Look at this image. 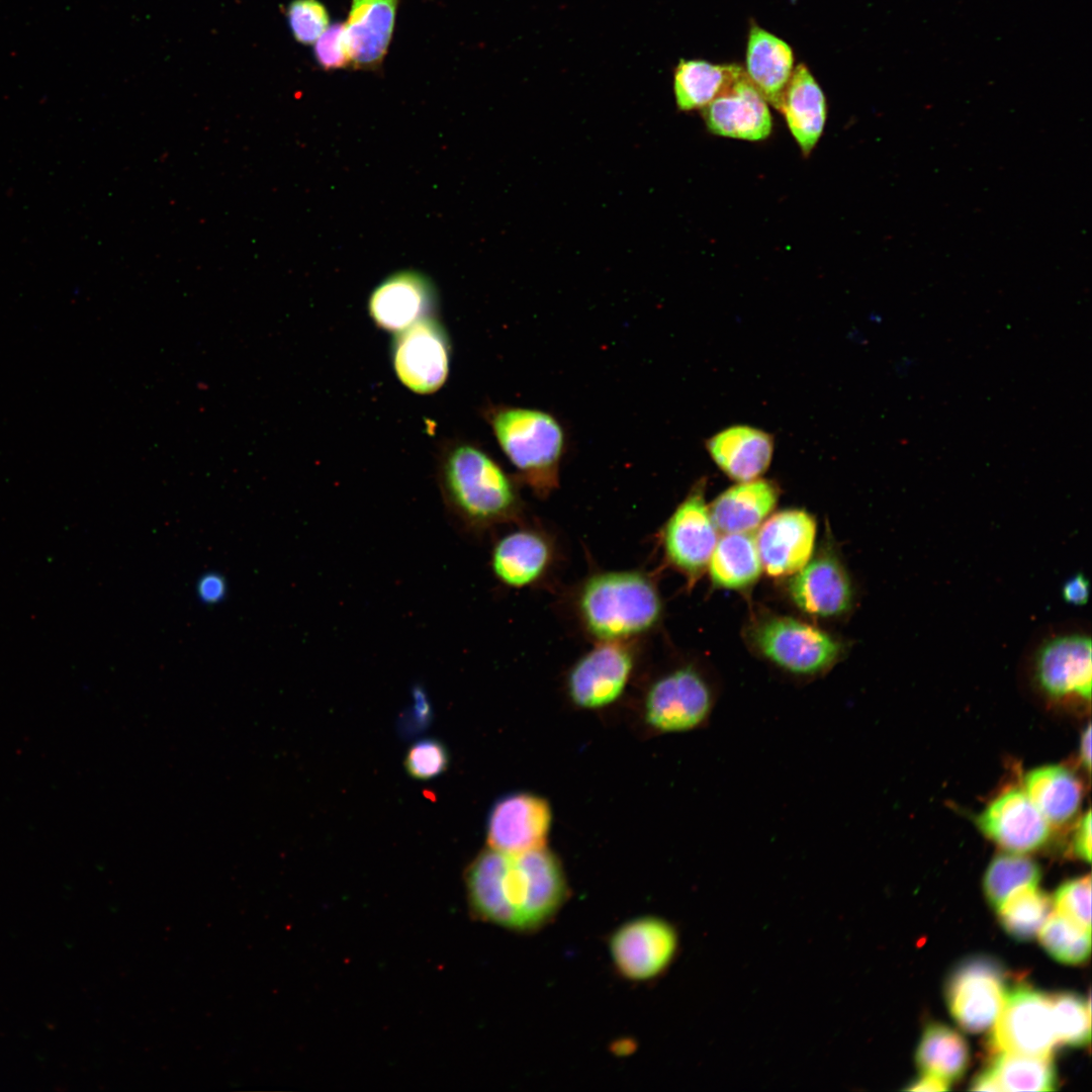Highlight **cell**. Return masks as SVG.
I'll return each mask as SVG.
<instances>
[{"label": "cell", "instance_id": "obj_1", "mask_svg": "<svg viewBox=\"0 0 1092 1092\" xmlns=\"http://www.w3.org/2000/svg\"><path fill=\"white\" fill-rule=\"evenodd\" d=\"M465 885L477 918L517 933L541 930L569 897L561 860L547 846L517 854L487 847L469 863Z\"/></svg>", "mask_w": 1092, "mask_h": 1092}, {"label": "cell", "instance_id": "obj_2", "mask_svg": "<svg viewBox=\"0 0 1092 1092\" xmlns=\"http://www.w3.org/2000/svg\"><path fill=\"white\" fill-rule=\"evenodd\" d=\"M437 477L447 509L467 529L484 530L522 512L516 478L473 442L445 441L438 453Z\"/></svg>", "mask_w": 1092, "mask_h": 1092}, {"label": "cell", "instance_id": "obj_3", "mask_svg": "<svg viewBox=\"0 0 1092 1092\" xmlns=\"http://www.w3.org/2000/svg\"><path fill=\"white\" fill-rule=\"evenodd\" d=\"M483 414L519 479L539 497L554 491L566 451L560 422L547 412L523 406L488 405Z\"/></svg>", "mask_w": 1092, "mask_h": 1092}, {"label": "cell", "instance_id": "obj_4", "mask_svg": "<svg viewBox=\"0 0 1092 1092\" xmlns=\"http://www.w3.org/2000/svg\"><path fill=\"white\" fill-rule=\"evenodd\" d=\"M576 606L583 627L599 641H626L646 633L662 612L653 581L634 570L592 575L582 584Z\"/></svg>", "mask_w": 1092, "mask_h": 1092}, {"label": "cell", "instance_id": "obj_5", "mask_svg": "<svg viewBox=\"0 0 1092 1092\" xmlns=\"http://www.w3.org/2000/svg\"><path fill=\"white\" fill-rule=\"evenodd\" d=\"M717 699L714 684L701 669L694 664L679 665L648 686L642 702L643 722L655 734L703 729Z\"/></svg>", "mask_w": 1092, "mask_h": 1092}, {"label": "cell", "instance_id": "obj_6", "mask_svg": "<svg viewBox=\"0 0 1092 1092\" xmlns=\"http://www.w3.org/2000/svg\"><path fill=\"white\" fill-rule=\"evenodd\" d=\"M757 651L784 672L801 678L821 675L841 655V645L828 633L791 617L774 616L750 631Z\"/></svg>", "mask_w": 1092, "mask_h": 1092}, {"label": "cell", "instance_id": "obj_7", "mask_svg": "<svg viewBox=\"0 0 1092 1092\" xmlns=\"http://www.w3.org/2000/svg\"><path fill=\"white\" fill-rule=\"evenodd\" d=\"M944 989L956 1022L968 1032H982L992 1026L1003 1004L1005 970L992 957L971 956L954 965Z\"/></svg>", "mask_w": 1092, "mask_h": 1092}, {"label": "cell", "instance_id": "obj_8", "mask_svg": "<svg viewBox=\"0 0 1092 1092\" xmlns=\"http://www.w3.org/2000/svg\"><path fill=\"white\" fill-rule=\"evenodd\" d=\"M1057 1044L1051 996L1027 985L1007 990L988 1037L991 1052L1052 1056Z\"/></svg>", "mask_w": 1092, "mask_h": 1092}, {"label": "cell", "instance_id": "obj_9", "mask_svg": "<svg viewBox=\"0 0 1092 1092\" xmlns=\"http://www.w3.org/2000/svg\"><path fill=\"white\" fill-rule=\"evenodd\" d=\"M450 355L448 334L435 314L395 333L391 344V361L398 380L419 394L433 393L444 385Z\"/></svg>", "mask_w": 1092, "mask_h": 1092}, {"label": "cell", "instance_id": "obj_10", "mask_svg": "<svg viewBox=\"0 0 1092 1092\" xmlns=\"http://www.w3.org/2000/svg\"><path fill=\"white\" fill-rule=\"evenodd\" d=\"M676 946L674 928L651 915L622 923L608 939V951L616 973L633 983H646L659 977L671 963Z\"/></svg>", "mask_w": 1092, "mask_h": 1092}, {"label": "cell", "instance_id": "obj_11", "mask_svg": "<svg viewBox=\"0 0 1092 1092\" xmlns=\"http://www.w3.org/2000/svg\"><path fill=\"white\" fill-rule=\"evenodd\" d=\"M634 666L635 653L626 641H600L568 670V699L584 710L610 706L625 692Z\"/></svg>", "mask_w": 1092, "mask_h": 1092}, {"label": "cell", "instance_id": "obj_12", "mask_svg": "<svg viewBox=\"0 0 1092 1092\" xmlns=\"http://www.w3.org/2000/svg\"><path fill=\"white\" fill-rule=\"evenodd\" d=\"M703 483L697 484L677 506L662 531V546L672 566L695 579L708 567L717 543V529L705 500Z\"/></svg>", "mask_w": 1092, "mask_h": 1092}, {"label": "cell", "instance_id": "obj_13", "mask_svg": "<svg viewBox=\"0 0 1092 1092\" xmlns=\"http://www.w3.org/2000/svg\"><path fill=\"white\" fill-rule=\"evenodd\" d=\"M552 809L542 796L518 792L502 797L486 822L488 847L517 854L547 846Z\"/></svg>", "mask_w": 1092, "mask_h": 1092}, {"label": "cell", "instance_id": "obj_14", "mask_svg": "<svg viewBox=\"0 0 1092 1092\" xmlns=\"http://www.w3.org/2000/svg\"><path fill=\"white\" fill-rule=\"evenodd\" d=\"M977 825L1001 848L1021 854L1041 848L1051 835V824L1020 789L991 801L977 817Z\"/></svg>", "mask_w": 1092, "mask_h": 1092}, {"label": "cell", "instance_id": "obj_15", "mask_svg": "<svg viewBox=\"0 0 1092 1092\" xmlns=\"http://www.w3.org/2000/svg\"><path fill=\"white\" fill-rule=\"evenodd\" d=\"M1091 639L1067 633L1046 640L1035 656V679L1054 699H1091Z\"/></svg>", "mask_w": 1092, "mask_h": 1092}, {"label": "cell", "instance_id": "obj_16", "mask_svg": "<svg viewBox=\"0 0 1092 1092\" xmlns=\"http://www.w3.org/2000/svg\"><path fill=\"white\" fill-rule=\"evenodd\" d=\"M437 303V289L431 279L420 271L407 269L387 276L374 288L368 311L378 328L395 334L435 314Z\"/></svg>", "mask_w": 1092, "mask_h": 1092}, {"label": "cell", "instance_id": "obj_17", "mask_svg": "<svg viewBox=\"0 0 1092 1092\" xmlns=\"http://www.w3.org/2000/svg\"><path fill=\"white\" fill-rule=\"evenodd\" d=\"M815 536L816 522L807 512L775 514L755 536L762 568L775 577L795 574L810 560Z\"/></svg>", "mask_w": 1092, "mask_h": 1092}, {"label": "cell", "instance_id": "obj_18", "mask_svg": "<svg viewBox=\"0 0 1092 1092\" xmlns=\"http://www.w3.org/2000/svg\"><path fill=\"white\" fill-rule=\"evenodd\" d=\"M703 116L711 132L732 139L760 141L772 127L767 102L745 71L703 108Z\"/></svg>", "mask_w": 1092, "mask_h": 1092}, {"label": "cell", "instance_id": "obj_19", "mask_svg": "<svg viewBox=\"0 0 1092 1092\" xmlns=\"http://www.w3.org/2000/svg\"><path fill=\"white\" fill-rule=\"evenodd\" d=\"M789 592L800 610L822 618L845 613L852 601L849 578L839 561L829 554L815 557L796 572Z\"/></svg>", "mask_w": 1092, "mask_h": 1092}, {"label": "cell", "instance_id": "obj_20", "mask_svg": "<svg viewBox=\"0 0 1092 1092\" xmlns=\"http://www.w3.org/2000/svg\"><path fill=\"white\" fill-rule=\"evenodd\" d=\"M554 560L550 539L534 529H519L503 536L493 546L491 568L505 585L521 588L542 579Z\"/></svg>", "mask_w": 1092, "mask_h": 1092}, {"label": "cell", "instance_id": "obj_21", "mask_svg": "<svg viewBox=\"0 0 1092 1092\" xmlns=\"http://www.w3.org/2000/svg\"><path fill=\"white\" fill-rule=\"evenodd\" d=\"M397 1H352L344 36L355 69L372 70L382 63L393 32Z\"/></svg>", "mask_w": 1092, "mask_h": 1092}, {"label": "cell", "instance_id": "obj_22", "mask_svg": "<svg viewBox=\"0 0 1092 1092\" xmlns=\"http://www.w3.org/2000/svg\"><path fill=\"white\" fill-rule=\"evenodd\" d=\"M706 447L727 476L744 482L765 472L774 453V439L764 431L734 426L714 435Z\"/></svg>", "mask_w": 1092, "mask_h": 1092}, {"label": "cell", "instance_id": "obj_23", "mask_svg": "<svg viewBox=\"0 0 1092 1092\" xmlns=\"http://www.w3.org/2000/svg\"><path fill=\"white\" fill-rule=\"evenodd\" d=\"M790 46L772 33L752 25L746 50L745 74L767 103L780 110L794 71Z\"/></svg>", "mask_w": 1092, "mask_h": 1092}, {"label": "cell", "instance_id": "obj_24", "mask_svg": "<svg viewBox=\"0 0 1092 1092\" xmlns=\"http://www.w3.org/2000/svg\"><path fill=\"white\" fill-rule=\"evenodd\" d=\"M802 154L809 156L818 143L826 121L824 94L804 65L793 71L780 110Z\"/></svg>", "mask_w": 1092, "mask_h": 1092}, {"label": "cell", "instance_id": "obj_25", "mask_svg": "<svg viewBox=\"0 0 1092 1092\" xmlns=\"http://www.w3.org/2000/svg\"><path fill=\"white\" fill-rule=\"evenodd\" d=\"M779 497L776 484L765 479L739 482L722 492L709 507L717 531L751 532L774 510Z\"/></svg>", "mask_w": 1092, "mask_h": 1092}, {"label": "cell", "instance_id": "obj_26", "mask_svg": "<svg viewBox=\"0 0 1092 1092\" xmlns=\"http://www.w3.org/2000/svg\"><path fill=\"white\" fill-rule=\"evenodd\" d=\"M1024 792L1051 825L1060 826L1078 813L1083 787L1077 776L1060 764L1042 765L1028 771Z\"/></svg>", "mask_w": 1092, "mask_h": 1092}, {"label": "cell", "instance_id": "obj_27", "mask_svg": "<svg viewBox=\"0 0 1092 1092\" xmlns=\"http://www.w3.org/2000/svg\"><path fill=\"white\" fill-rule=\"evenodd\" d=\"M708 567L719 587L742 589L751 585L762 569L755 536L751 532L725 534L717 540Z\"/></svg>", "mask_w": 1092, "mask_h": 1092}, {"label": "cell", "instance_id": "obj_28", "mask_svg": "<svg viewBox=\"0 0 1092 1092\" xmlns=\"http://www.w3.org/2000/svg\"><path fill=\"white\" fill-rule=\"evenodd\" d=\"M915 1062L923 1074L948 1083L959 1080L970 1063L966 1038L956 1029L939 1023L927 1024L918 1042Z\"/></svg>", "mask_w": 1092, "mask_h": 1092}, {"label": "cell", "instance_id": "obj_29", "mask_svg": "<svg viewBox=\"0 0 1092 1092\" xmlns=\"http://www.w3.org/2000/svg\"><path fill=\"white\" fill-rule=\"evenodd\" d=\"M744 70L737 65L681 60L674 71V96L680 110L703 109L727 89Z\"/></svg>", "mask_w": 1092, "mask_h": 1092}, {"label": "cell", "instance_id": "obj_30", "mask_svg": "<svg viewBox=\"0 0 1092 1092\" xmlns=\"http://www.w3.org/2000/svg\"><path fill=\"white\" fill-rule=\"evenodd\" d=\"M987 1069L1000 1091H1052L1058 1084L1052 1056L996 1053Z\"/></svg>", "mask_w": 1092, "mask_h": 1092}, {"label": "cell", "instance_id": "obj_31", "mask_svg": "<svg viewBox=\"0 0 1092 1092\" xmlns=\"http://www.w3.org/2000/svg\"><path fill=\"white\" fill-rule=\"evenodd\" d=\"M1053 901L1037 886L1012 893L997 909L1003 929L1019 941L1032 939L1052 914Z\"/></svg>", "mask_w": 1092, "mask_h": 1092}, {"label": "cell", "instance_id": "obj_32", "mask_svg": "<svg viewBox=\"0 0 1092 1092\" xmlns=\"http://www.w3.org/2000/svg\"><path fill=\"white\" fill-rule=\"evenodd\" d=\"M1041 877L1039 866L1021 853H1001L988 864L983 877L987 901L996 910L1014 892L1037 886Z\"/></svg>", "mask_w": 1092, "mask_h": 1092}, {"label": "cell", "instance_id": "obj_33", "mask_svg": "<svg viewBox=\"0 0 1092 1092\" xmlns=\"http://www.w3.org/2000/svg\"><path fill=\"white\" fill-rule=\"evenodd\" d=\"M1038 932L1041 946L1060 963L1079 965L1090 956L1091 930L1058 912L1049 916Z\"/></svg>", "mask_w": 1092, "mask_h": 1092}, {"label": "cell", "instance_id": "obj_34", "mask_svg": "<svg viewBox=\"0 0 1092 1092\" xmlns=\"http://www.w3.org/2000/svg\"><path fill=\"white\" fill-rule=\"evenodd\" d=\"M1055 1032L1058 1043L1074 1048L1090 1043V998L1071 992L1051 996Z\"/></svg>", "mask_w": 1092, "mask_h": 1092}, {"label": "cell", "instance_id": "obj_35", "mask_svg": "<svg viewBox=\"0 0 1092 1092\" xmlns=\"http://www.w3.org/2000/svg\"><path fill=\"white\" fill-rule=\"evenodd\" d=\"M1057 912L1076 924L1091 930V876L1086 875L1063 883L1052 899Z\"/></svg>", "mask_w": 1092, "mask_h": 1092}, {"label": "cell", "instance_id": "obj_36", "mask_svg": "<svg viewBox=\"0 0 1092 1092\" xmlns=\"http://www.w3.org/2000/svg\"><path fill=\"white\" fill-rule=\"evenodd\" d=\"M449 761V751L444 743L427 738L417 741L408 748L404 757V768L413 779L427 781L443 774Z\"/></svg>", "mask_w": 1092, "mask_h": 1092}, {"label": "cell", "instance_id": "obj_37", "mask_svg": "<svg viewBox=\"0 0 1092 1092\" xmlns=\"http://www.w3.org/2000/svg\"><path fill=\"white\" fill-rule=\"evenodd\" d=\"M287 17L293 36L304 44L314 42L329 26L328 12L317 0H294Z\"/></svg>", "mask_w": 1092, "mask_h": 1092}, {"label": "cell", "instance_id": "obj_38", "mask_svg": "<svg viewBox=\"0 0 1092 1092\" xmlns=\"http://www.w3.org/2000/svg\"><path fill=\"white\" fill-rule=\"evenodd\" d=\"M344 28L343 23H335L328 26L316 39L314 57L317 64L327 71L342 69L351 65L345 42Z\"/></svg>", "mask_w": 1092, "mask_h": 1092}, {"label": "cell", "instance_id": "obj_39", "mask_svg": "<svg viewBox=\"0 0 1092 1092\" xmlns=\"http://www.w3.org/2000/svg\"><path fill=\"white\" fill-rule=\"evenodd\" d=\"M1091 811L1079 819L1071 838V851L1073 855L1086 862L1091 861Z\"/></svg>", "mask_w": 1092, "mask_h": 1092}, {"label": "cell", "instance_id": "obj_40", "mask_svg": "<svg viewBox=\"0 0 1092 1092\" xmlns=\"http://www.w3.org/2000/svg\"><path fill=\"white\" fill-rule=\"evenodd\" d=\"M196 592L202 603L208 605L217 604L225 597V579L216 572L204 573L197 582Z\"/></svg>", "mask_w": 1092, "mask_h": 1092}, {"label": "cell", "instance_id": "obj_41", "mask_svg": "<svg viewBox=\"0 0 1092 1092\" xmlns=\"http://www.w3.org/2000/svg\"><path fill=\"white\" fill-rule=\"evenodd\" d=\"M1089 581L1083 574L1070 578L1063 586V598L1076 606L1085 605L1089 599Z\"/></svg>", "mask_w": 1092, "mask_h": 1092}, {"label": "cell", "instance_id": "obj_42", "mask_svg": "<svg viewBox=\"0 0 1092 1092\" xmlns=\"http://www.w3.org/2000/svg\"><path fill=\"white\" fill-rule=\"evenodd\" d=\"M948 1082L932 1075L923 1074L906 1086L908 1091H945L949 1088Z\"/></svg>", "mask_w": 1092, "mask_h": 1092}, {"label": "cell", "instance_id": "obj_43", "mask_svg": "<svg viewBox=\"0 0 1092 1092\" xmlns=\"http://www.w3.org/2000/svg\"><path fill=\"white\" fill-rule=\"evenodd\" d=\"M970 1089L973 1091H1000L996 1081L987 1068L972 1080Z\"/></svg>", "mask_w": 1092, "mask_h": 1092}, {"label": "cell", "instance_id": "obj_44", "mask_svg": "<svg viewBox=\"0 0 1092 1092\" xmlns=\"http://www.w3.org/2000/svg\"><path fill=\"white\" fill-rule=\"evenodd\" d=\"M1080 760L1085 769L1090 771L1091 769V726L1090 724L1083 731L1080 739L1079 746Z\"/></svg>", "mask_w": 1092, "mask_h": 1092}]
</instances>
